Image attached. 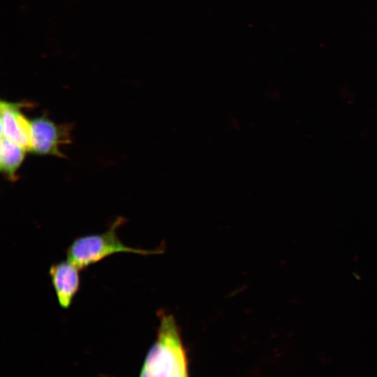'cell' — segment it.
Returning <instances> with one entry per match:
<instances>
[{
	"label": "cell",
	"mask_w": 377,
	"mask_h": 377,
	"mask_svg": "<svg viewBox=\"0 0 377 377\" xmlns=\"http://www.w3.org/2000/svg\"><path fill=\"white\" fill-rule=\"evenodd\" d=\"M24 103L1 101V136L22 146L29 151L31 144L30 120L22 113Z\"/></svg>",
	"instance_id": "4"
},
{
	"label": "cell",
	"mask_w": 377,
	"mask_h": 377,
	"mask_svg": "<svg viewBox=\"0 0 377 377\" xmlns=\"http://www.w3.org/2000/svg\"><path fill=\"white\" fill-rule=\"evenodd\" d=\"M156 339L147 352L140 377H189L188 361L177 324L160 313Z\"/></svg>",
	"instance_id": "1"
},
{
	"label": "cell",
	"mask_w": 377,
	"mask_h": 377,
	"mask_svg": "<svg viewBox=\"0 0 377 377\" xmlns=\"http://www.w3.org/2000/svg\"><path fill=\"white\" fill-rule=\"evenodd\" d=\"M125 222V218L119 216L116 218L108 230L102 233L89 234L76 237L66 249L67 260L80 269H83L114 253L150 255L161 251L157 249L133 248L124 244L119 238L117 231Z\"/></svg>",
	"instance_id": "2"
},
{
	"label": "cell",
	"mask_w": 377,
	"mask_h": 377,
	"mask_svg": "<svg viewBox=\"0 0 377 377\" xmlns=\"http://www.w3.org/2000/svg\"><path fill=\"white\" fill-rule=\"evenodd\" d=\"M27 151L22 146L1 136L0 170L6 179L11 182L17 179L16 173Z\"/></svg>",
	"instance_id": "6"
},
{
	"label": "cell",
	"mask_w": 377,
	"mask_h": 377,
	"mask_svg": "<svg viewBox=\"0 0 377 377\" xmlns=\"http://www.w3.org/2000/svg\"><path fill=\"white\" fill-rule=\"evenodd\" d=\"M30 128L29 151L38 155L64 157L59 147L71 142V125L57 124L43 114L30 120Z\"/></svg>",
	"instance_id": "3"
},
{
	"label": "cell",
	"mask_w": 377,
	"mask_h": 377,
	"mask_svg": "<svg viewBox=\"0 0 377 377\" xmlns=\"http://www.w3.org/2000/svg\"><path fill=\"white\" fill-rule=\"evenodd\" d=\"M80 269L66 260L52 264L49 269L51 283L59 306L67 309L80 289Z\"/></svg>",
	"instance_id": "5"
}]
</instances>
